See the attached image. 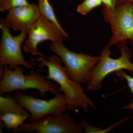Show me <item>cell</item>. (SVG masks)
<instances>
[{
    "instance_id": "17",
    "label": "cell",
    "mask_w": 133,
    "mask_h": 133,
    "mask_svg": "<svg viewBox=\"0 0 133 133\" xmlns=\"http://www.w3.org/2000/svg\"><path fill=\"white\" fill-rule=\"evenodd\" d=\"M115 74L121 79L125 80L127 81L129 88L130 89L133 96L131 104L125 106L123 107L122 108L129 109L132 111L133 112V77L129 76L123 71V70L116 72Z\"/></svg>"
},
{
    "instance_id": "12",
    "label": "cell",
    "mask_w": 133,
    "mask_h": 133,
    "mask_svg": "<svg viewBox=\"0 0 133 133\" xmlns=\"http://www.w3.org/2000/svg\"><path fill=\"white\" fill-rule=\"evenodd\" d=\"M29 118L27 115L13 113H7L0 115V119L4 123L8 130L13 129L14 132Z\"/></svg>"
},
{
    "instance_id": "1",
    "label": "cell",
    "mask_w": 133,
    "mask_h": 133,
    "mask_svg": "<svg viewBox=\"0 0 133 133\" xmlns=\"http://www.w3.org/2000/svg\"><path fill=\"white\" fill-rule=\"evenodd\" d=\"M31 61L40 63V68H48L47 78L55 81L59 85V90L63 93L67 101V111L81 108L88 112L96 109L92 101L85 93L84 89L81 84L72 80L66 75L59 56L52 55L47 58L40 56L31 59Z\"/></svg>"
},
{
    "instance_id": "6",
    "label": "cell",
    "mask_w": 133,
    "mask_h": 133,
    "mask_svg": "<svg viewBox=\"0 0 133 133\" xmlns=\"http://www.w3.org/2000/svg\"><path fill=\"white\" fill-rule=\"evenodd\" d=\"M14 97L30 113L29 121L31 122L38 121L48 115L61 114L67 110V101L62 93L49 100L37 98L20 92H16Z\"/></svg>"
},
{
    "instance_id": "10",
    "label": "cell",
    "mask_w": 133,
    "mask_h": 133,
    "mask_svg": "<svg viewBox=\"0 0 133 133\" xmlns=\"http://www.w3.org/2000/svg\"><path fill=\"white\" fill-rule=\"evenodd\" d=\"M8 12L5 19L1 18L0 21L10 29L21 32L28 33L41 16L37 4L35 3L14 8Z\"/></svg>"
},
{
    "instance_id": "14",
    "label": "cell",
    "mask_w": 133,
    "mask_h": 133,
    "mask_svg": "<svg viewBox=\"0 0 133 133\" xmlns=\"http://www.w3.org/2000/svg\"><path fill=\"white\" fill-rule=\"evenodd\" d=\"M133 118V116L130 118H127L123 119L121 120L118 122L112 124L111 125L109 126L107 128L105 129H102L98 127H94L90 125L89 123L85 121H82L81 122L78 124L79 125L85 130L86 133H107L109 132L114 128H116L117 127L121 125L122 124L127 121L131 118Z\"/></svg>"
},
{
    "instance_id": "4",
    "label": "cell",
    "mask_w": 133,
    "mask_h": 133,
    "mask_svg": "<svg viewBox=\"0 0 133 133\" xmlns=\"http://www.w3.org/2000/svg\"><path fill=\"white\" fill-rule=\"evenodd\" d=\"M49 49L61 58L66 75L81 84H87L93 69L100 57L73 52L69 50L63 43H52Z\"/></svg>"
},
{
    "instance_id": "2",
    "label": "cell",
    "mask_w": 133,
    "mask_h": 133,
    "mask_svg": "<svg viewBox=\"0 0 133 133\" xmlns=\"http://www.w3.org/2000/svg\"><path fill=\"white\" fill-rule=\"evenodd\" d=\"M24 70L22 66L11 70L7 65L0 68V95L15 91L26 90L36 89L42 97L46 93H51L56 95L60 92L47 77L37 71H31L28 75H24Z\"/></svg>"
},
{
    "instance_id": "13",
    "label": "cell",
    "mask_w": 133,
    "mask_h": 133,
    "mask_svg": "<svg viewBox=\"0 0 133 133\" xmlns=\"http://www.w3.org/2000/svg\"><path fill=\"white\" fill-rule=\"evenodd\" d=\"M37 4L41 15L56 24L60 29H63L58 21L55 11L49 0H37Z\"/></svg>"
},
{
    "instance_id": "8",
    "label": "cell",
    "mask_w": 133,
    "mask_h": 133,
    "mask_svg": "<svg viewBox=\"0 0 133 133\" xmlns=\"http://www.w3.org/2000/svg\"><path fill=\"white\" fill-rule=\"evenodd\" d=\"M64 37L66 39L69 38L63 29H60L56 24L41 15L28 32V38L23 47L24 51L34 56H45L38 50L39 44L46 41H50L53 43H63Z\"/></svg>"
},
{
    "instance_id": "7",
    "label": "cell",
    "mask_w": 133,
    "mask_h": 133,
    "mask_svg": "<svg viewBox=\"0 0 133 133\" xmlns=\"http://www.w3.org/2000/svg\"><path fill=\"white\" fill-rule=\"evenodd\" d=\"M2 37L0 44V66L8 65L11 70L17 66H23L28 69H33L31 63L24 59L21 51V45L26 41L28 33L21 32L20 35L14 36L10 28L0 21Z\"/></svg>"
},
{
    "instance_id": "19",
    "label": "cell",
    "mask_w": 133,
    "mask_h": 133,
    "mask_svg": "<svg viewBox=\"0 0 133 133\" xmlns=\"http://www.w3.org/2000/svg\"><path fill=\"white\" fill-rule=\"evenodd\" d=\"M127 2H133V0H117V4L121 3Z\"/></svg>"
},
{
    "instance_id": "15",
    "label": "cell",
    "mask_w": 133,
    "mask_h": 133,
    "mask_svg": "<svg viewBox=\"0 0 133 133\" xmlns=\"http://www.w3.org/2000/svg\"><path fill=\"white\" fill-rule=\"evenodd\" d=\"M101 0H84L78 6L77 11L83 15H86L92 10L101 5Z\"/></svg>"
},
{
    "instance_id": "18",
    "label": "cell",
    "mask_w": 133,
    "mask_h": 133,
    "mask_svg": "<svg viewBox=\"0 0 133 133\" xmlns=\"http://www.w3.org/2000/svg\"><path fill=\"white\" fill-rule=\"evenodd\" d=\"M104 5L103 8L112 11L114 10L117 5V0H101Z\"/></svg>"
},
{
    "instance_id": "16",
    "label": "cell",
    "mask_w": 133,
    "mask_h": 133,
    "mask_svg": "<svg viewBox=\"0 0 133 133\" xmlns=\"http://www.w3.org/2000/svg\"><path fill=\"white\" fill-rule=\"evenodd\" d=\"M29 4L28 0H0V11H8L14 8Z\"/></svg>"
},
{
    "instance_id": "3",
    "label": "cell",
    "mask_w": 133,
    "mask_h": 133,
    "mask_svg": "<svg viewBox=\"0 0 133 133\" xmlns=\"http://www.w3.org/2000/svg\"><path fill=\"white\" fill-rule=\"evenodd\" d=\"M125 41L118 44L121 56L118 58L111 57V51L108 44L102 49L99 61L93 69L87 84L89 91H97L102 87L104 79L109 74L119 71L126 70L133 75V63L131 62L132 54Z\"/></svg>"
},
{
    "instance_id": "5",
    "label": "cell",
    "mask_w": 133,
    "mask_h": 133,
    "mask_svg": "<svg viewBox=\"0 0 133 133\" xmlns=\"http://www.w3.org/2000/svg\"><path fill=\"white\" fill-rule=\"evenodd\" d=\"M102 14L111 29L112 35L108 44L109 46L127 40L133 45V2L117 3L113 11L103 8Z\"/></svg>"
},
{
    "instance_id": "11",
    "label": "cell",
    "mask_w": 133,
    "mask_h": 133,
    "mask_svg": "<svg viewBox=\"0 0 133 133\" xmlns=\"http://www.w3.org/2000/svg\"><path fill=\"white\" fill-rule=\"evenodd\" d=\"M7 113L23 115L30 116L28 111L25 110L14 96L6 95L0 97V115Z\"/></svg>"
},
{
    "instance_id": "9",
    "label": "cell",
    "mask_w": 133,
    "mask_h": 133,
    "mask_svg": "<svg viewBox=\"0 0 133 133\" xmlns=\"http://www.w3.org/2000/svg\"><path fill=\"white\" fill-rule=\"evenodd\" d=\"M83 133L84 130L69 113L49 114L40 120L23 123L15 133Z\"/></svg>"
}]
</instances>
